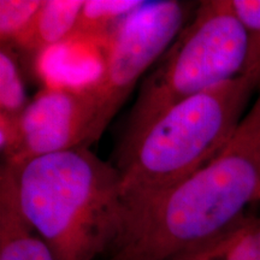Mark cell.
<instances>
[{
    "label": "cell",
    "mask_w": 260,
    "mask_h": 260,
    "mask_svg": "<svg viewBox=\"0 0 260 260\" xmlns=\"http://www.w3.org/2000/svg\"><path fill=\"white\" fill-rule=\"evenodd\" d=\"M27 92L15 50L9 45L0 47V115L19 118L28 106Z\"/></svg>",
    "instance_id": "cell-11"
},
{
    "label": "cell",
    "mask_w": 260,
    "mask_h": 260,
    "mask_svg": "<svg viewBox=\"0 0 260 260\" xmlns=\"http://www.w3.org/2000/svg\"><path fill=\"white\" fill-rule=\"evenodd\" d=\"M199 3L144 2L106 41L100 73L83 88L95 109L93 142L119 111L142 74L164 54Z\"/></svg>",
    "instance_id": "cell-5"
},
{
    "label": "cell",
    "mask_w": 260,
    "mask_h": 260,
    "mask_svg": "<svg viewBox=\"0 0 260 260\" xmlns=\"http://www.w3.org/2000/svg\"><path fill=\"white\" fill-rule=\"evenodd\" d=\"M0 260H57L23 214L17 171L3 162L0 169Z\"/></svg>",
    "instance_id": "cell-7"
},
{
    "label": "cell",
    "mask_w": 260,
    "mask_h": 260,
    "mask_svg": "<svg viewBox=\"0 0 260 260\" xmlns=\"http://www.w3.org/2000/svg\"><path fill=\"white\" fill-rule=\"evenodd\" d=\"M42 0H0V42L11 46L31 23Z\"/></svg>",
    "instance_id": "cell-13"
},
{
    "label": "cell",
    "mask_w": 260,
    "mask_h": 260,
    "mask_svg": "<svg viewBox=\"0 0 260 260\" xmlns=\"http://www.w3.org/2000/svg\"><path fill=\"white\" fill-rule=\"evenodd\" d=\"M95 109L83 86H50L29 102L18 119L19 146L12 165L93 145Z\"/></svg>",
    "instance_id": "cell-6"
},
{
    "label": "cell",
    "mask_w": 260,
    "mask_h": 260,
    "mask_svg": "<svg viewBox=\"0 0 260 260\" xmlns=\"http://www.w3.org/2000/svg\"><path fill=\"white\" fill-rule=\"evenodd\" d=\"M83 4L81 0H45L31 23L11 47L39 54L69 41Z\"/></svg>",
    "instance_id": "cell-8"
},
{
    "label": "cell",
    "mask_w": 260,
    "mask_h": 260,
    "mask_svg": "<svg viewBox=\"0 0 260 260\" xmlns=\"http://www.w3.org/2000/svg\"><path fill=\"white\" fill-rule=\"evenodd\" d=\"M259 86L260 75H241L190 96L159 117L118 155L125 222L225 148Z\"/></svg>",
    "instance_id": "cell-3"
},
{
    "label": "cell",
    "mask_w": 260,
    "mask_h": 260,
    "mask_svg": "<svg viewBox=\"0 0 260 260\" xmlns=\"http://www.w3.org/2000/svg\"><path fill=\"white\" fill-rule=\"evenodd\" d=\"M260 205V86L220 153L128 217L105 260H171L213 239Z\"/></svg>",
    "instance_id": "cell-1"
},
{
    "label": "cell",
    "mask_w": 260,
    "mask_h": 260,
    "mask_svg": "<svg viewBox=\"0 0 260 260\" xmlns=\"http://www.w3.org/2000/svg\"><path fill=\"white\" fill-rule=\"evenodd\" d=\"M247 37L243 75H260V0H230Z\"/></svg>",
    "instance_id": "cell-12"
},
{
    "label": "cell",
    "mask_w": 260,
    "mask_h": 260,
    "mask_svg": "<svg viewBox=\"0 0 260 260\" xmlns=\"http://www.w3.org/2000/svg\"><path fill=\"white\" fill-rule=\"evenodd\" d=\"M14 167L23 214L57 260H95L112 251L125 226L117 167L86 147Z\"/></svg>",
    "instance_id": "cell-2"
},
{
    "label": "cell",
    "mask_w": 260,
    "mask_h": 260,
    "mask_svg": "<svg viewBox=\"0 0 260 260\" xmlns=\"http://www.w3.org/2000/svg\"><path fill=\"white\" fill-rule=\"evenodd\" d=\"M247 37L230 0L199 2L194 15L142 83L118 155L159 117L204 90L243 75Z\"/></svg>",
    "instance_id": "cell-4"
},
{
    "label": "cell",
    "mask_w": 260,
    "mask_h": 260,
    "mask_svg": "<svg viewBox=\"0 0 260 260\" xmlns=\"http://www.w3.org/2000/svg\"><path fill=\"white\" fill-rule=\"evenodd\" d=\"M141 0H87L69 41H107L119 23L139 8Z\"/></svg>",
    "instance_id": "cell-10"
},
{
    "label": "cell",
    "mask_w": 260,
    "mask_h": 260,
    "mask_svg": "<svg viewBox=\"0 0 260 260\" xmlns=\"http://www.w3.org/2000/svg\"><path fill=\"white\" fill-rule=\"evenodd\" d=\"M171 260H260V217L247 216Z\"/></svg>",
    "instance_id": "cell-9"
}]
</instances>
